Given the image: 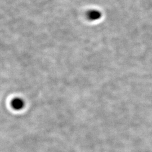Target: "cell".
<instances>
[{
  "instance_id": "cell-1",
  "label": "cell",
  "mask_w": 152,
  "mask_h": 152,
  "mask_svg": "<svg viewBox=\"0 0 152 152\" xmlns=\"http://www.w3.org/2000/svg\"><path fill=\"white\" fill-rule=\"evenodd\" d=\"M12 107L15 109L19 110L23 108L24 105V101L20 98H15L13 99L11 103Z\"/></svg>"
}]
</instances>
